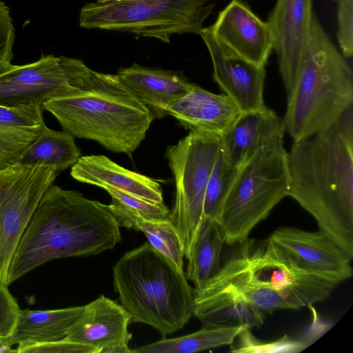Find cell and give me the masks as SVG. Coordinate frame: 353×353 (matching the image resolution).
I'll return each mask as SVG.
<instances>
[{
  "label": "cell",
  "instance_id": "6da1fadb",
  "mask_svg": "<svg viewBox=\"0 0 353 353\" xmlns=\"http://www.w3.org/2000/svg\"><path fill=\"white\" fill-rule=\"evenodd\" d=\"M288 196L353 256V107L288 152Z\"/></svg>",
  "mask_w": 353,
  "mask_h": 353
},
{
  "label": "cell",
  "instance_id": "7a4b0ae2",
  "mask_svg": "<svg viewBox=\"0 0 353 353\" xmlns=\"http://www.w3.org/2000/svg\"><path fill=\"white\" fill-rule=\"evenodd\" d=\"M120 226L108 205L52 185L43 194L10 263L8 285L54 259L112 250Z\"/></svg>",
  "mask_w": 353,
  "mask_h": 353
},
{
  "label": "cell",
  "instance_id": "3957f363",
  "mask_svg": "<svg viewBox=\"0 0 353 353\" xmlns=\"http://www.w3.org/2000/svg\"><path fill=\"white\" fill-rule=\"evenodd\" d=\"M41 106L74 137L94 141L111 152L128 156L144 140L154 119L117 74L93 70L81 92L48 100Z\"/></svg>",
  "mask_w": 353,
  "mask_h": 353
},
{
  "label": "cell",
  "instance_id": "277c9868",
  "mask_svg": "<svg viewBox=\"0 0 353 353\" xmlns=\"http://www.w3.org/2000/svg\"><path fill=\"white\" fill-rule=\"evenodd\" d=\"M283 118L294 141L336 122L353 107V73L313 14L299 70Z\"/></svg>",
  "mask_w": 353,
  "mask_h": 353
},
{
  "label": "cell",
  "instance_id": "5b68a950",
  "mask_svg": "<svg viewBox=\"0 0 353 353\" xmlns=\"http://www.w3.org/2000/svg\"><path fill=\"white\" fill-rule=\"evenodd\" d=\"M239 245L217 278L264 313L310 306L339 285L299 267L269 237L260 242L248 238Z\"/></svg>",
  "mask_w": 353,
  "mask_h": 353
},
{
  "label": "cell",
  "instance_id": "8992f818",
  "mask_svg": "<svg viewBox=\"0 0 353 353\" xmlns=\"http://www.w3.org/2000/svg\"><path fill=\"white\" fill-rule=\"evenodd\" d=\"M112 276L132 322L148 325L165 337L194 316V288L184 270L148 242L125 253L114 265Z\"/></svg>",
  "mask_w": 353,
  "mask_h": 353
},
{
  "label": "cell",
  "instance_id": "52a82bcc",
  "mask_svg": "<svg viewBox=\"0 0 353 353\" xmlns=\"http://www.w3.org/2000/svg\"><path fill=\"white\" fill-rule=\"evenodd\" d=\"M214 7L212 0H97L81 8L79 21L85 29L131 33L170 43L174 34H199Z\"/></svg>",
  "mask_w": 353,
  "mask_h": 353
},
{
  "label": "cell",
  "instance_id": "ba28073f",
  "mask_svg": "<svg viewBox=\"0 0 353 353\" xmlns=\"http://www.w3.org/2000/svg\"><path fill=\"white\" fill-rule=\"evenodd\" d=\"M287 156L284 147L263 149L239 169L216 220L226 244L246 240L252 229L288 196Z\"/></svg>",
  "mask_w": 353,
  "mask_h": 353
},
{
  "label": "cell",
  "instance_id": "9c48e42d",
  "mask_svg": "<svg viewBox=\"0 0 353 353\" xmlns=\"http://www.w3.org/2000/svg\"><path fill=\"white\" fill-rule=\"evenodd\" d=\"M221 143L220 134L190 131L166 150L165 157L176 186L170 219L177 231L187 260L192 254L204 217L205 194Z\"/></svg>",
  "mask_w": 353,
  "mask_h": 353
},
{
  "label": "cell",
  "instance_id": "30bf717a",
  "mask_svg": "<svg viewBox=\"0 0 353 353\" xmlns=\"http://www.w3.org/2000/svg\"><path fill=\"white\" fill-rule=\"evenodd\" d=\"M92 71L81 60L62 55H42L32 63L11 64L0 72V105H42L77 94L86 87Z\"/></svg>",
  "mask_w": 353,
  "mask_h": 353
},
{
  "label": "cell",
  "instance_id": "8fae6325",
  "mask_svg": "<svg viewBox=\"0 0 353 353\" xmlns=\"http://www.w3.org/2000/svg\"><path fill=\"white\" fill-rule=\"evenodd\" d=\"M59 172L43 165L0 169V283L8 285L11 261L45 192Z\"/></svg>",
  "mask_w": 353,
  "mask_h": 353
},
{
  "label": "cell",
  "instance_id": "7c38bea8",
  "mask_svg": "<svg viewBox=\"0 0 353 353\" xmlns=\"http://www.w3.org/2000/svg\"><path fill=\"white\" fill-rule=\"evenodd\" d=\"M269 238L301 268L339 284L353 274V256L327 233L281 227Z\"/></svg>",
  "mask_w": 353,
  "mask_h": 353
},
{
  "label": "cell",
  "instance_id": "4fadbf2b",
  "mask_svg": "<svg viewBox=\"0 0 353 353\" xmlns=\"http://www.w3.org/2000/svg\"><path fill=\"white\" fill-rule=\"evenodd\" d=\"M199 34L210 53L213 65V79L238 106L241 112L263 108L264 66L239 56L220 42L209 27Z\"/></svg>",
  "mask_w": 353,
  "mask_h": 353
},
{
  "label": "cell",
  "instance_id": "5bb4252c",
  "mask_svg": "<svg viewBox=\"0 0 353 353\" xmlns=\"http://www.w3.org/2000/svg\"><path fill=\"white\" fill-rule=\"evenodd\" d=\"M132 318L124 307L101 294L83 305L64 339L92 346L96 353H133L129 347Z\"/></svg>",
  "mask_w": 353,
  "mask_h": 353
},
{
  "label": "cell",
  "instance_id": "9a60e30c",
  "mask_svg": "<svg viewBox=\"0 0 353 353\" xmlns=\"http://www.w3.org/2000/svg\"><path fill=\"white\" fill-rule=\"evenodd\" d=\"M313 14L312 0H276L267 21L287 94L299 70Z\"/></svg>",
  "mask_w": 353,
  "mask_h": 353
},
{
  "label": "cell",
  "instance_id": "2e32d148",
  "mask_svg": "<svg viewBox=\"0 0 353 353\" xmlns=\"http://www.w3.org/2000/svg\"><path fill=\"white\" fill-rule=\"evenodd\" d=\"M214 36L243 58L265 66L273 50L268 23L241 0H232L209 26Z\"/></svg>",
  "mask_w": 353,
  "mask_h": 353
},
{
  "label": "cell",
  "instance_id": "e0dca14e",
  "mask_svg": "<svg viewBox=\"0 0 353 353\" xmlns=\"http://www.w3.org/2000/svg\"><path fill=\"white\" fill-rule=\"evenodd\" d=\"M285 133L283 118L266 105L241 112L221 136L223 157L239 169L259 150L283 147Z\"/></svg>",
  "mask_w": 353,
  "mask_h": 353
},
{
  "label": "cell",
  "instance_id": "ac0fdd59",
  "mask_svg": "<svg viewBox=\"0 0 353 353\" xmlns=\"http://www.w3.org/2000/svg\"><path fill=\"white\" fill-rule=\"evenodd\" d=\"M190 131L223 135L241 112L226 94H216L193 83L190 90L165 108Z\"/></svg>",
  "mask_w": 353,
  "mask_h": 353
},
{
  "label": "cell",
  "instance_id": "d6986e66",
  "mask_svg": "<svg viewBox=\"0 0 353 353\" xmlns=\"http://www.w3.org/2000/svg\"><path fill=\"white\" fill-rule=\"evenodd\" d=\"M194 316L205 327H259L264 312L244 296L227 287L203 285L194 288Z\"/></svg>",
  "mask_w": 353,
  "mask_h": 353
},
{
  "label": "cell",
  "instance_id": "ffe728a7",
  "mask_svg": "<svg viewBox=\"0 0 353 353\" xmlns=\"http://www.w3.org/2000/svg\"><path fill=\"white\" fill-rule=\"evenodd\" d=\"M70 175L81 183L111 187L150 202L163 203L162 188L157 181L128 170L105 155L81 156L71 167Z\"/></svg>",
  "mask_w": 353,
  "mask_h": 353
},
{
  "label": "cell",
  "instance_id": "44dd1931",
  "mask_svg": "<svg viewBox=\"0 0 353 353\" xmlns=\"http://www.w3.org/2000/svg\"><path fill=\"white\" fill-rule=\"evenodd\" d=\"M117 76L128 89L152 112L165 116V108L187 94L191 83L183 73L133 63L121 68Z\"/></svg>",
  "mask_w": 353,
  "mask_h": 353
},
{
  "label": "cell",
  "instance_id": "7402d4cb",
  "mask_svg": "<svg viewBox=\"0 0 353 353\" xmlns=\"http://www.w3.org/2000/svg\"><path fill=\"white\" fill-rule=\"evenodd\" d=\"M83 310V305L54 310L21 309L14 331L5 342L12 347L63 339Z\"/></svg>",
  "mask_w": 353,
  "mask_h": 353
},
{
  "label": "cell",
  "instance_id": "603a6c76",
  "mask_svg": "<svg viewBox=\"0 0 353 353\" xmlns=\"http://www.w3.org/2000/svg\"><path fill=\"white\" fill-rule=\"evenodd\" d=\"M42 112L41 105H0V169L15 164L38 137L45 124Z\"/></svg>",
  "mask_w": 353,
  "mask_h": 353
},
{
  "label": "cell",
  "instance_id": "cb8c5ba5",
  "mask_svg": "<svg viewBox=\"0 0 353 353\" xmlns=\"http://www.w3.org/2000/svg\"><path fill=\"white\" fill-rule=\"evenodd\" d=\"M108 206L120 227L143 232L152 247L183 270L182 245L170 219H159L145 216L113 199Z\"/></svg>",
  "mask_w": 353,
  "mask_h": 353
},
{
  "label": "cell",
  "instance_id": "d4e9b609",
  "mask_svg": "<svg viewBox=\"0 0 353 353\" xmlns=\"http://www.w3.org/2000/svg\"><path fill=\"white\" fill-rule=\"evenodd\" d=\"M81 155L74 137L43 125L38 137L21 153L16 163L43 165L59 173L74 165Z\"/></svg>",
  "mask_w": 353,
  "mask_h": 353
},
{
  "label": "cell",
  "instance_id": "484cf974",
  "mask_svg": "<svg viewBox=\"0 0 353 353\" xmlns=\"http://www.w3.org/2000/svg\"><path fill=\"white\" fill-rule=\"evenodd\" d=\"M225 243L219 223L204 216L185 272L187 279L194 283V288H200L218 272Z\"/></svg>",
  "mask_w": 353,
  "mask_h": 353
},
{
  "label": "cell",
  "instance_id": "4316f807",
  "mask_svg": "<svg viewBox=\"0 0 353 353\" xmlns=\"http://www.w3.org/2000/svg\"><path fill=\"white\" fill-rule=\"evenodd\" d=\"M248 327H205L195 332L176 338H164L133 349V353H193L230 345Z\"/></svg>",
  "mask_w": 353,
  "mask_h": 353
},
{
  "label": "cell",
  "instance_id": "83f0119b",
  "mask_svg": "<svg viewBox=\"0 0 353 353\" xmlns=\"http://www.w3.org/2000/svg\"><path fill=\"white\" fill-rule=\"evenodd\" d=\"M239 169L230 166L226 162L221 148L205 194L204 216L217 220Z\"/></svg>",
  "mask_w": 353,
  "mask_h": 353
},
{
  "label": "cell",
  "instance_id": "f1b7e54d",
  "mask_svg": "<svg viewBox=\"0 0 353 353\" xmlns=\"http://www.w3.org/2000/svg\"><path fill=\"white\" fill-rule=\"evenodd\" d=\"M103 189L113 200L145 216L159 219H170V210L164 203L150 202L111 187H104Z\"/></svg>",
  "mask_w": 353,
  "mask_h": 353
},
{
  "label": "cell",
  "instance_id": "f546056e",
  "mask_svg": "<svg viewBox=\"0 0 353 353\" xmlns=\"http://www.w3.org/2000/svg\"><path fill=\"white\" fill-rule=\"evenodd\" d=\"M239 349L232 350L234 352H299L303 349V343L292 341L286 337L271 343H262L255 339L247 328L240 334Z\"/></svg>",
  "mask_w": 353,
  "mask_h": 353
},
{
  "label": "cell",
  "instance_id": "4dcf8cb0",
  "mask_svg": "<svg viewBox=\"0 0 353 353\" xmlns=\"http://www.w3.org/2000/svg\"><path fill=\"white\" fill-rule=\"evenodd\" d=\"M14 40L15 31L10 10L0 0V72L12 64Z\"/></svg>",
  "mask_w": 353,
  "mask_h": 353
},
{
  "label": "cell",
  "instance_id": "1f68e13d",
  "mask_svg": "<svg viewBox=\"0 0 353 353\" xmlns=\"http://www.w3.org/2000/svg\"><path fill=\"white\" fill-rule=\"evenodd\" d=\"M337 38L344 56L353 54V0H338Z\"/></svg>",
  "mask_w": 353,
  "mask_h": 353
},
{
  "label": "cell",
  "instance_id": "d6a6232c",
  "mask_svg": "<svg viewBox=\"0 0 353 353\" xmlns=\"http://www.w3.org/2000/svg\"><path fill=\"white\" fill-rule=\"evenodd\" d=\"M8 287L0 283V339L12 334L21 310Z\"/></svg>",
  "mask_w": 353,
  "mask_h": 353
},
{
  "label": "cell",
  "instance_id": "836d02e7",
  "mask_svg": "<svg viewBox=\"0 0 353 353\" xmlns=\"http://www.w3.org/2000/svg\"><path fill=\"white\" fill-rule=\"evenodd\" d=\"M18 353H96L92 346L67 341L64 339L38 344L17 346Z\"/></svg>",
  "mask_w": 353,
  "mask_h": 353
},
{
  "label": "cell",
  "instance_id": "e575fe53",
  "mask_svg": "<svg viewBox=\"0 0 353 353\" xmlns=\"http://www.w3.org/2000/svg\"><path fill=\"white\" fill-rule=\"evenodd\" d=\"M6 352H17V350L8 346L5 342V339H0V353Z\"/></svg>",
  "mask_w": 353,
  "mask_h": 353
},
{
  "label": "cell",
  "instance_id": "d590c367",
  "mask_svg": "<svg viewBox=\"0 0 353 353\" xmlns=\"http://www.w3.org/2000/svg\"><path fill=\"white\" fill-rule=\"evenodd\" d=\"M108 1H141V0H108Z\"/></svg>",
  "mask_w": 353,
  "mask_h": 353
},
{
  "label": "cell",
  "instance_id": "8d00e7d4",
  "mask_svg": "<svg viewBox=\"0 0 353 353\" xmlns=\"http://www.w3.org/2000/svg\"><path fill=\"white\" fill-rule=\"evenodd\" d=\"M98 1H107L108 0H98Z\"/></svg>",
  "mask_w": 353,
  "mask_h": 353
},
{
  "label": "cell",
  "instance_id": "74e56055",
  "mask_svg": "<svg viewBox=\"0 0 353 353\" xmlns=\"http://www.w3.org/2000/svg\"><path fill=\"white\" fill-rule=\"evenodd\" d=\"M336 1H338V0H336Z\"/></svg>",
  "mask_w": 353,
  "mask_h": 353
}]
</instances>
